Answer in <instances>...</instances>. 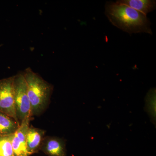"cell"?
<instances>
[{
    "label": "cell",
    "instance_id": "cell-1",
    "mask_svg": "<svg viewBox=\"0 0 156 156\" xmlns=\"http://www.w3.org/2000/svg\"><path fill=\"white\" fill-rule=\"evenodd\" d=\"M105 15L113 25L129 34L145 33L152 34L147 15L122 4L107 2Z\"/></svg>",
    "mask_w": 156,
    "mask_h": 156
},
{
    "label": "cell",
    "instance_id": "cell-2",
    "mask_svg": "<svg viewBox=\"0 0 156 156\" xmlns=\"http://www.w3.org/2000/svg\"><path fill=\"white\" fill-rule=\"evenodd\" d=\"M23 73L26 82L32 116L40 115L49 105L53 91V85L44 80L30 68L26 69Z\"/></svg>",
    "mask_w": 156,
    "mask_h": 156
},
{
    "label": "cell",
    "instance_id": "cell-3",
    "mask_svg": "<svg viewBox=\"0 0 156 156\" xmlns=\"http://www.w3.org/2000/svg\"><path fill=\"white\" fill-rule=\"evenodd\" d=\"M14 108L20 125L27 118H32L31 109L27 94V87L23 73L14 76Z\"/></svg>",
    "mask_w": 156,
    "mask_h": 156
},
{
    "label": "cell",
    "instance_id": "cell-4",
    "mask_svg": "<svg viewBox=\"0 0 156 156\" xmlns=\"http://www.w3.org/2000/svg\"><path fill=\"white\" fill-rule=\"evenodd\" d=\"M14 76L0 80V111L18 122L14 108Z\"/></svg>",
    "mask_w": 156,
    "mask_h": 156
},
{
    "label": "cell",
    "instance_id": "cell-5",
    "mask_svg": "<svg viewBox=\"0 0 156 156\" xmlns=\"http://www.w3.org/2000/svg\"><path fill=\"white\" fill-rule=\"evenodd\" d=\"M32 118L24 120L16 132L12 135L11 144L14 156H30L26 146V135Z\"/></svg>",
    "mask_w": 156,
    "mask_h": 156
},
{
    "label": "cell",
    "instance_id": "cell-6",
    "mask_svg": "<svg viewBox=\"0 0 156 156\" xmlns=\"http://www.w3.org/2000/svg\"><path fill=\"white\" fill-rule=\"evenodd\" d=\"M40 151L48 156H66V141L56 136H44Z\"/></svg>",
    "mask_w": 156,
    "mask_h": 156
},
{
    "label": "cell",
    "instance_id": "cell-7",
    "mask_svg": "<svg viewBox=\"0 0 156 156\" xmlns=\"http://www.w3.org/2000/svg\"><path fill=\"white\" fill-rule=\"evenodd\" d=\"M46 131L31 126L26 135V146L27 151L31 155L38 152L41 149Z\"/></svg>",
    "mask_w": 156,
    "mask_h": 156
},
{
    "label": "cell",
    "instance_id": "cell-8",
    "mask_svg": "<svg viewBox=\"0 0 156 156\" xmlns=\"http://www.w3.org/2000/svg\"><path fill=\"white\" fill-rule=\"evenodd\" d=\"M118 4L125 5L147 15L156 9V1L154 0H119Z\"/></svg>",
    "mask_w": 156,
    "mask_h": 156
},
{
    "label": "cell",
    "instance_id": "cell-9",
    "mask_svg": "<svg viewBox=\"0 0 156 156\" xmlns=\"http://www.w3.org/2000/svg\"><path fill=\"white\" fill-rule=\"evenodd\" d=\"M20 126L14 118L0 111V136L14 134Z\"/></svg>",
    "mask_w": 156,
    "mask_h": 156
},
{
    "label": "cell",
    "instance_id": "cell-10",
    "mask_svg": "<svg viewBox=\"0 0 156 156\" xmlns=\"http://www.w3.org/2000/svg\"><path fill=\"white\" fill-rule=\"evenodd\" d=\"M12 134L0 136V156H14L11 144Z\"/></svg>",
    "mask_w": 156,
    "mask_h": 156
}]
</instances>
